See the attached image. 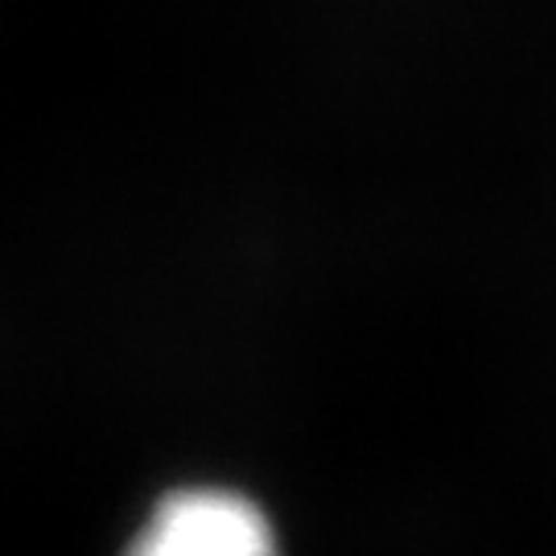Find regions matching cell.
I'll list each match as a JSON object with an SVG mask.
<instances>
[{
	"label": "cell",
	"instance_id": "cell-1",
	"mask_svg": "<svg viewBox=\"0 0 556 556\" xmlns=\"http://www.w3.org/2000/svg\"><path fill=\"white\" fill-rule=\"evenodd\" d=\"M128 556H280L277 528L231 486H178L149 511Z\"/></svg>",
	"mask_w": 556,
	"mask_h": 556
}]
</instances>
